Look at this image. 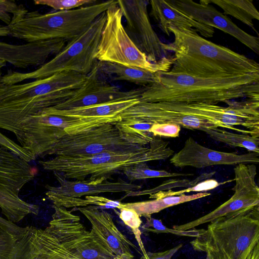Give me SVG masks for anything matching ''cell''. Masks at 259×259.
Returning <instances> with one entry per match:
<instances>
[{
	"label": "cell",
	"mask_w": 259,
	"mask_h": 259,
	"mask_svg": "<svg viewBox=\"0 0 259 259\" xmlns=\"http://www.w3.org/2000/svg\"><path fill=\"white\" fill-rule=\"evenodd\" d=\"M159 82L143 87L140 102L217 105L236 99L259 100V73L199 77L159 71Z\"/></svg>",
	"instance_id": "obj_1"
},
{
	"label": "cell",
	"mask_w": 259,
	"mask_h": 259,
	"mask_svg": "<svg viewBox=\"0 0 259 259\" xmlns=\"http://www.w3.org/2000/svg\"><path fill=\"white\" fill-rule=\"evenodd\" d=\"M172 42L163 44L174 53L169 71L199 77L259 73V64L253 59L206 39L193 28L168 29Z\"/></svg>",
	"instance_id": "obj_2"
},
{
	"label": "cell",
	"mask_w": 259,
	"mask_h": 259,
	"mask_svg": "<svg viewBox=\"0 0 259 259\" xmlns=\"http://www.w3.org/2000/svg\"><path fill=\"white\" fill-rule=\"evenodd\" d=\"M86 77L64 71L24 83L0 84V128L11 132L25 119L64 102L75 94Z\"/></svg>",
	"instance_id": "obj_3"
},
{
	"label": "cell",
	"mask_w": 259,
	"mask_h": 259,
	"mask_svg": "<svg viewBox=\"0 0 259 259\" xmlns=\"http://www.w3.org/2000/svg\"><path fill=\"white\" fill-rule=\"evenodd\" d=\"M169 143L158 137H154L150 146L132 152H106L80 156H55L38 163L46 170L60 173L65 179L83 181L104 179L126 166L141 162L164 160L172 156L174 151Z\"/></svg>",
	"instance_id": "obj_4"
},
{
	"label": "cell",
	"mask_w": 259,
	"mask_h": 259,
	"mask_svg": "<svg viewBox=\"0 0 259 259\" xmlns=\"http://www.w3.org/2000/svg\"><path fill=\"white\" fill-rule=\"evenodd\" d=\"M114 1L46 14L28 11L8 26L10 36L26 42L53 39H63L68 42L85 31Z\"/></svg>",
	"instance_id": "obj_5"
},
{
	"label": "cell",
	"mask_w": 259,
	"mask_h": 259,
	"mask_svg": "<svg viewBox=\"0 0 259 259\" xmlns=\"http://www.w3.org/2000/svg\"><path fill=\"white\" fill-rule=\"evenodd\" d=\"M136 132L119 121L102 123L79 133L62 137L48 155L80 156L106 152H132L144 149L154 136Z\"/></svg>",
	"instance_id": "obj_6"
},
{
	"label": "cell",
	"mask_w": 259,
	"mask_h": 259,
	"mask_svg": "<svg viewBox=\"0 0 259 259\" xmlns=\"http://www.w3.org/2000/svg\"><path fill=\"white\" fill-rule=\"evenodd\" d=\"M258 208L209 223L191 246L196 251H210L219 259H247L259 244Z\"/></svg>",
	"instance_id": "obj_7"
},
{
	"label": "cell",
	"mask_w": 259,
	"mask_h": 259,
	"mask_svg": "<svg viewBox=\"0 0 259 259\" xmlns=\"http://www.w3.org/2000/svg\"><path fill=\"white\" fill-rule=\"evenodd\" d=\"M106 18L105 12L85 31L67 42L54 58L36 69L28 72L8 70L2 76L0 84L13 85L31 79L44 78L64 71L87 75L97 61L95 56Z\"/></svg>",
	"instance_id": "obj_8"
},
{
	"label": "cell",
	"mask_w": 259,
	"mask_h": 259,
	"mask_svg": "<svg viewBox=\"0 0 259 259\" xmlns=\"http://www.w3.org/2000/svg\"><path fill=\"white\" fill-rule=\"evenodd\" d=\"M106 21L96 54V59L141 68L153 72L168 71L170 67L150 62L135 45L122 24V12L114 1L105 11Z\"/></svg>",
	"instance_id": "obj_9"
},
{
	"label": "cell",
	"mask_w": 259,
	"mask_h": 259,
	"mask_svg": "<svg viewBox=\"0 0 259 259\" xmlns=\"http://www.w3.org/2000/svg\"><path fill=\"white\" fill-rule=\"evenodd\" d=\"M34 178L29 162L7 148L0 147V208L15 223L29 214L37 215L39 207L19 197L22 188Z\"/></svg>",
	"instance_id": "obj_10"
},
{
	"label": "cell",
	"mask_w": 259,
	"mask_h": 259,
	"mask_svg": "<svg viewBox=\"0 0 259 259\" xmlns=\"http://www.w3.org/2000/svg\"><path fill=\"white\" fill-rule=\"evenodd\" d=\"M180 112L205 119L219 127L259 136V100L228 101V107L205 103L160 102Z\"/></svg>",
	"instance_id": "obj_11"
},
{
	"label": "cell",
	"mask_w": 259,
	"mask_h": 259,
	"mask_svg": "<svg viewBox=\"0 0 259 259\" xmlns=\"http://www.w3.org/2000/svg\"><path fill=\"white\" fill-rule=\"evenodd\" d=\"M235 185L233 195L210 212L192 221L173 226L179 230L195 229L221 218H229L247 213L259 206V188L255 182L256 167L254 164H237L234 168Z\"/></svg>",
	"instance_id": "obj_12"
},
{
	"label": "cell",
	"mask_w": 259,
	"mask_h": 259,
	"mask_svg": "<svg viewBox=\"0 0 259 259\" xmlns=\"http://www.w3.org/2000/svg\"><path fill=\"white\" fill-rule=\"evenodd\" d=\"M125 20V30L136 47L146 55L152 63L171 68L172 58L154 30L148 13L149 1L119 0L116 1Z\"/></svg>",
	"instance_id": "obj_13"
},
{
	"label": "cell",
	"mask_w": 259,
	"mask_h": 259,
	"mask_svg": "<svg viewBox=\"0 0 259 259\" xmlns=\"http://www.w3.org/2000/svg\"><path fill=\"white\" fill-rule=\"evenodd\" d=\"M99 69L98 61L87 75L85 81L75 94L64 102L50 109L66 110L110 102L140 98L143 88L128 91L108 82Z\"/></svg>",
	"instance_id": "obj_14"
},
{
	"label": "cell",
	"mask_w": 259,
	"mask_h": 259,
	"mask_svg": "<svg viewBox=\"0 0 259 259\" xmlns=\"http://www.w3.org/2000/svg\"><path fill=\"white\" fill-rule=\"evenodd\" d=\"M259 154L250 152L243 154L222 152L205 147L192 137L188 138L182 148L174 154L170 162L176 167L191 166L197 168L216 165L258 164Z\"/></svg>",
	"instance_id": "obj_15"
},
{
	"label": "cell",
	"mask_w": 259,
	"mask_h": 259,
	"mask_svg": "<svg viewBox=\"0 0 259 259\" xmlns=\"http://www.w3.org/2000/svg\"><path fill=\"white\" fill-rule=\"evenodd\" d=\"M170 1L176 7L195 21L229 34L258 54V37L240 28L229 17L212 5L205 3L203 0L200 1L199 3L192 0Z\"/></svg>",
	"instance_id": "obj_16"
},
{
	"label": "cell",
	"mask_w": 259,
	"mask_h": 259,
	"mask_svg": "<svg viewBox=\"0 0 259 259\" xmlns=\"http://www.w3.org/2000/svg\"><path fill=\"white\" fill-rule=\"evenodd\" d=\"M119 116L124 120L174 123L185 128L202 132L207 128L219 127L208 120L168 108L160 102H140L122 112Z\"/></svg>",
	"instance_id": "obj_17"
},
{
	"label": "cell",
	"mask_w": 259,
	"mask_h": 259,
	"mask_svg": "<svg viewBox=\"0 0 259 259\" xmlns=\"http://www.w3.org/2000/svg\"><path fill=\"white\" fill-rule=\"evenodd\" d=\"M53 173L59 186H45L47 190L46 195L51 201L60 198H80L105 193H127L139 190L142 188L141 185L121 179L114 182L107 181L104 179L71 181L65 179L58 172Z\"/></svg>",
	"instance_id": "obj_18"
},
{
	"label": "cell",
	"mask_w": 259,
	"mask_h": 259,
	"mask_svg": "<svg viewBox=\"0 0 259 259\" xmlns=\"http://www.w3.org/2000/svg\"><path fill=\"white\" fill-rule=\"evenodd\" d=\"M63 39H53L21 45L0 41V60L16 68L41 66L49 58L59 53L66 45Z\"/></svg>",
	"instance_id": "obj_19"
},
{
	"label": "cell",
	"mask_w": 259,
	"mask_h": 259,
	"mask_svg": "<svg viewBox=\"0 0 259 259\" xmlns=\"http://www.w3.org/2000/svg\"><path fill=\"white\" fill-rule=\"evenodd\" d=\"M76 209L88 220L92 229L116 257L134 258L131 247L137 249L136 246L118 230L109 213L94 205L78 207Z\"/></svg>",
	"instance_id": "obj_20"
},
{
	"label": "cell",
	"mask_w": 259,
	"mask_h": 259,
	"mask_svg": "<svg viewBox=\"0 0 259 259\" xmlns=\"http://www.w3.org/2000/svg\"><path fill=\"white\" fill-rule=\"evenodd\" d=\"M150 15L157 22L158 26L168 36V28H193L205 37H211L214 29L197 22L176 7L170 0L149 1Z\"/></svg>",
	"instance_id": "obj_21"
},
{
	"label": "cell",
	"mask_w": 259,
	"mask_h": 259,
	"mask_svg": "<svg viewBox=\"0 0 259 259\" xmlns=\"http://www.w3.org/2000/svg\"><path fill=\"white\" fill-rule=\"evenodd\" d=\"M139 102V98H135L66 110L47 108L36 114H54L84 119L109 118L121 120L119 116L120 114Z\"/></svg>",
	"instance_id": "obj_22"
},
{
	"label": "cell",
	"mask_w": 259,
	"mask_h": 259,
	"mask_svg": "<svg viewBox=\"0 0 259 259\" xmlns=\"http://www.w3.org/2000/svg\"><path fill=\"white\" fill-rule=\"evenodd\" d=\"M99 70L112 80H124L146 87L159 82L158 72L98 61Z\"/></svg>",
	"instance_id": "obj_23"
},
{
	"label": "cell",
	"mask_w": 259,
	"mask_h": 259,
	"mask_svg": "<svg viewBox=\"0 0 259 259\" xmlns=\"http://www.w3.org/2000/svg\"><path fill=\"white\" fill-rule=\"evenodd\" d=\"M39 252L32 240V226L29 234L19 240L0 228V259H35Z\"/></svg>",
	"instance_id": "obj_24"
},
{
	"label": "cell",
	"mask_w": 259,
	"mask_h": 259,
	"mask_svg": "<svg viewBox=\"0 0 259 259\" xmlns=\"http://www.w3.org/2000/svg\"><path fill=\"white\" fill-rule=\"evenodd\" d=\"M208 192H200L192 195L181 194L178 196H167L156 198L152 200L124 203V207L132 208L141 217L151 216L152 214L171 206L210 195Z\"/></svg>",
	"instance_id": "obj_25"
},
{
	"label": "cell",
	"mask_w": 259,
	"mask_h": 259,
	"mask_svg": "<svg viewBox=\"0 0 259 259\" xmlns=\"http://www.w3.org/2000/svg\"><path fill=\"white\" fill-rule=\"evenodd\" d=\"M209 4L212 3L223 9V14L231 15L257 31L254 26L253 20H259V13L252 0H207Z\"/></svg>",
	"instance_id": "obj_26"
},
{
	"label": "cell",
	"mask_w": 259,
	"mask_h": 259,
	"mask_svg": "<svg viewBox=\"0 0 259 259\" xmlns=\"http://www.w3.org/2000/svg\"><path fill=\"white\" fill-rule=\"evenodd\" d=\"M203 132L214 141L259 154V136L234 133L218 127L207 128Z\"/></svg>",
	"instance_id": "obj_27"
},
{
	"label": "cell",
	"mask_w": 259,
	"mask_h": 259,
	"mask_svg": "<svg viewBox=\"0 0 259 259\" xmlns=\"http://www.w3.org/2000/svg\"><path fill=\"white\" fill-rule=\"evenodd\" d=\"M75 253L80 259H115L116 257L93 229L77 244Z\"/></svg>",
	"instance_id": "obj_28"
},
{
	"label": "cell",
	"mask_w": 259,
	"mask_h": 259,
	"mask_svg": "<svg viewBox=\"0 0 259 259\" xmlns=\"http://www.w3.org/2000/svg\"><path fill=\"white\" fill-rule=\"evenodd\" d=\"M54 205L65 208L84 207L89 205L98 206L103 208H120L124 207V203L119 201L109 199L97 195L85 196L84 199L81 198H60L52 200Z\"/></svg>",
	"instance_id": "obj_29"
},
{
	"label": "cell",
	"mask_w": 259,
	"mask_h": 259,
	"mask_svg": "<svg viewBox=\"0 0 259 259\" xmlns=\"http://www.w3.org/2000/svg\"><path fill=\"white\" fill-rule=\"evenodd\" d=\"M130 181L142 180L149 178L185 177L193 175L191 174L171 172L164 170L151 169L147 162H141L125 167L122 170Z\"/></svg>",
	"instance_id": "obj_30"
},
{
	"label": "cell",
	"mask_w": 259,
	"mask_h": 259,
	"mask_svg": "<svg viewBox=\"0 0 259 259\" xmlns=\"http://www.w3.org/2000/svg\"><path fill=\"white\" fill-rule=\"evenodd\" d=\"M215 174V171L210 172H204L196 178L193 180L188 179L182 180H170L164 182L161 185L157 187L149 189L139 190L137 191H131L125 195V197L129 196H140L145 195H151L160 191L169 190L174 188L177 187H190L195 186L198 183L210 178Z\"/></svg>",
	"instance_id": "obj_31"
},
{
	"label": "cell",
	"mask_w": 259,
	"mask_h": 259,
	"mask_svg": "<svg viewBox=\"0 0 259 259\" xmlns=\"http://www.w3.org/2000/svg\"><path fill=\"white\" fill-rule=\"evenodd\" d=\"M40 252L35 259H77L74 251L61 246L49 238L39 239Z\"/></svg>",
	"instance_id": "obj_32"
},
{
	"label": "cell",
	"mask_w": 259,
	"mask_h": 259,
	"mask_svg": "<svg viewBox=\"0 0 259 259\" xmlns=\"http://www.w3.org/2000/svg\"><path fill=\"white\" fill-rule=\"evenodd\" d=\"M145 223L141 227L142 233H170L181 236L196 238L203 232V229H192L188 230H179L169 228L164 226L161 220L152 218L151 216L145 218Z\"/></svg>",
	"instance_id": "obj_33"
},
{
	"label": "cell",
	"mask_w": 259,
	"mask_h": 259,
	"mask_svg": "<svg viewBox=\"0 0 259 259\" xmlns=\"http://www.w3.org/2000/svg\"><path fill=\"white\" fill-rule=\"evenodd\" d=\"M119 217L124 224L129 227L135 235V238L143 253L142 259H147V255L142 240L141 239L142 232L140 229L142 221L140 217L136 211L132 208L123 207L120 209Z\"/></svg>",
	"instance_id": "obj_34"
},
{
	"label": "cell",
	"mask_w": 259,
	"mask_h": 259,
	"mask_svg": "<svg viewBox=\"0 0 259 259\" xmlns=\"http://www.w3.org/2000/svg\"><path fill=\"white\" fill-rule=\"evenodd\" d=\"M233 180H234V179L227 181L224 182L219 183L215 180L208 179L198 183L195 186L187 188L185 189L175 191L169 190L167 191H160L151 194L150 195L149 198L156 199L167 196H178L191 192H206L207 191L212 190L220 185H223Z\"/></svg>",
	"instance_id": "obj_35"
},
{
	"label": "cell",
	"mask_w": 259,
	"mask_h": 259,
	"mask_svg": "<svg viewBox=\"0 0 259 259\" xmlns=\"http://www.w3.org/2000/svg\"><path fill=\"white\" fill-rule=\"evenodd\" d=\"M28 12L23 5L14 1L0 0V21L6 26L19 19Z\"/></svg>",
	"instance_id": "obj_36"
},
{
	"label": "cell",
	"mask_w": 259,
	"mask_h": 259,
	"mask_svg": "<svg viewBox=\"0 0 259 259\" xmlns=\"http://www.w3.org/2000/svg\"><path fill=\"white\" fill-rule=\"evenodd\" d=\"M94 0H35L34 5L47 6L57 11L74 9L84 5H92Z\"/></svg>",
	"instance_id": "obj_37"
},
{
	"label": "cell",
	"mask_w": 259,
	"mask_h": 259,
	"mask_svg": "<svg viewBox=\"0 0 259 259\" xmlns=\"http://www.w3.org/2000/svg\"><path fill=\"white\" fill-rule=\"evenodd\" d=\"M181 126L174 123H153L149 133L155 137L176 138L179 137Z\"/></svg>",
	"instance_id": "obj_38"
},
{
	"label": "cell",
	"mask_w": 259,
	"mask_h": 259,
	"mask_svg": "<svg viewBox=\"0 0 259 259\" xmlns=\"http://www.w3.org/2000/svg\"><path fill=\"white\" fill-rule=\"evenodd\" d=\"M0 147L7 148L25 160L30 162L35 160L34 156L27 150L0 132Z\"/></svg>",
	"instance_id": "obj_39"
},
{
	"label": "cell",
	"mask_w": 259,
	"mask_h": 259,
	"mask_svg": "<svg viewBox=\"0 0 259 259\" xmlns=\"http://www.w3.org/2000/svg\"><path fill=\"white\" fill-rule=\"evenodd\" d=\"M0 228L19 240L26 237L31 231V227H22L0 217Z\"/></svg>",
	"instance_id": "obj_40"
},
{
	"label": "cell",
	"mask_w": 259,
	"mask_h": 259,
	"mask_svg": "<svg viewBox=\"0 0 259 259\" xmlns=\"http://www.w3.org/2000/svg\"><path fill=\"white\" fill-rule=\"evenodd\" d=\"M182 246L183 244L181 243L172 248L163 251L156 252H147V259H171L177 252L182 248ZM140 259L142 258H141Z\"/></svg>",
	"instance_id": "obj_41"
},
{
	"label": "cell",
	"mask_w": 259,
	"mask_h": 259,
	"mask_svg": "<svg viewBox=\"0 0 259 259\" xmlns=\"http://www.w3.org/2000/svg\"><path fill=\"white\" fill-rule=\"evenodd\" d=\"M206 256L205 259H219L214 253L210 251L205 252Z\"/></svg>",
	"instance_id": "obj_42"
},
{
	"label": "cell",
	"mask_w": 259,
	"mask_h": 259,
	"mask_svg": "<svg viewBox=\"0 0 259 259\" xmlns=\"http://www.w3.org/2000/svg\"><path fill=\"white\" fill-rule=\"evenodd\" d=\"M6 65V62L0 60V79L2 76V71L3 68Z\"/></svg>",
	"instance_id": "obj_43"
},
{
	"label": "cell",
	"mask_w": 259,
	"mask_h": 259,
	"mask_svg": "<svg viewBox=\"0 0 259 259\" xmlns=\"http://www.w3.org/2000/svg\"><path fill=\"white\" fill-rule=\"evenodd\" d=\"M4 34V29L3 27L0 26V36H3Z\"/></svg>",
	"instance_id": "obj_44"
},
{
	"label": "cell",
	"mask_w": 259,
	"mask_h": 259,
	"mask_svg": "<svg viewBox=\"0 0 259 259\" xmlns=\"http://www.w3.org/2000/svg\"><path fill=\"white\" fill-rule=\"evenodd\" d=\"M115 259H121V258H119V257H116Z\"/></svg>",
	"instance_id": "obj_45"
},
{
	"label": "cell",
	"mask_w": 259,
	"mask_h": 259,
	"mask_svg": "<svg viewBox=\"0 0 259 259\" xmlns=\"http://www.w3.org/2000/svg\"><path fill=\"white\" fill-rule=\"evenodd\" d=\"M77 259H80V258H77Z\"/></svg>",
	"instance_id": "obj_46"
}]
</instances>
